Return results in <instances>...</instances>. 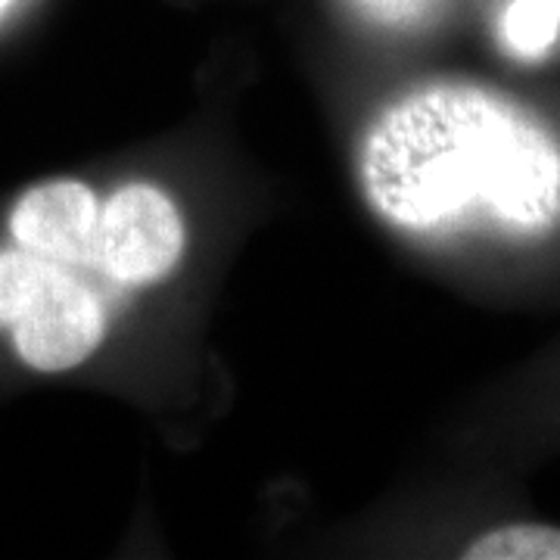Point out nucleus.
I'll return each mask as SVG.
<instances>
[{
	"instance_id": "1",
	"label": "nucleus",
	"mask_w": 560,
	"mask_h": 560,
	"mask_svg": "<svg viewBox=\"0 0 560 560\" xmlns=\"http://www.w3.org/2000/svg\"><path fill=\"white\" fill-rule=\"evenodd\" d=\"M359 178L371 209L411 234L539 237L560 224V138L480 84H430L383 109Z\"/></svg>"
},
{
	"instance_id": "2",
	"label": "nucleus",
	"mask_w": 560,
	"mask_h": 560,
	"mask_svg": "<svg viewBox=\"0 0 560 560\" xmlns=\"http://www.w3.org/2000/svg\"><path fill=\"white\" fill-rule=\"evenodd\" d=\"M0 327L32 371L60 374L101 349L106 315L69 265L32 249H0Z\"/></svg>"
},
{
	"instance_id": "3",
	"label": "nucleus",
	"mask_w": 560,
	"mask_h": 560,
	"mask_svg": "<svg viewBox=\"0 0 560 560\" xmlns=\"http://www.w3.org/2000/svg\"><path fill=\"white\" fill-rule=\"evenodd\" d=\"M184 219L168 194L153 184H128L97 215L88 265L121 283L162 280L184 256Z\"/></svg>"
},
{
	"instance_id": "4",
	"label": "nucleus",
	"mask_w": 560,
	"mask_h": 560,
	"mask_svg": "<svg viewBox=\"0 0 560 560\" xmlns=\"http://www.w3.org/2000/svg\"><path fill=\"white\" fill-rule=\"evenodd\" d=\"M97 215L101 200L88 184L47 180L16 200L10 212V234L25 249L72 268L88 265Z\"/></svg>"
},
{
	"instance_id": "5",
	"label": "nucleus",
	"mask_w": 560,
	"mask_h": 560,
	"mask_svg": "<svg viewBox=\"0 0 560 560\" xmlns=\"http://www.w3.org/2000/svg\"><path fill=\"white\" fill-rule=\"evenodd\" d=\"M467 560H560V529L545 523H508L474 539Z\"/></svg>"
},
{
	"instance_id": "6",
	"label": "nucleus",
	"mask_w": 560,
	"mask_h": 560,
	"mask_svg": "<svg viewBox=\"0 0 560 560\" xmlns=\"http://www.w3.org/2000/svg\"><path fill=\"white\" fill-rule=\"evenodd\" d=\"M501 35L514 57H545L560 35V0H514L501 20Z\"/></svg>"
},
{
	"instance_id": "7",
	"label": "nucleus",
	"mask_w": 560,
	"mask_h": 560,
	"mask_svg": "<svg viewBox=\"0 0 560 560\" xmlns=\"http://www.w3.org/2000/svg\"><path fill=\"white\" fill-rule=\"evenodd\" d=\"M10 3H13V0H0V13H3V10H7Z\"/></svg>"
}]
</instances>
